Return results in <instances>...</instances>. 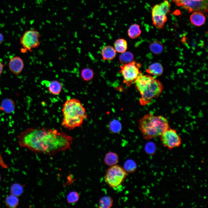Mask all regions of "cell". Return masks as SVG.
I'll list each match as a JSON object with an SVG mask.
<instances>
[{"label": "cell", "mask_w": 208, "mask_h": 208, "mask_svg": "<svg viewBox=\"0 0 208 208\" xmlns=\"http://www.w3.org/2000/svg\"><path fill=\"white\" fill-rule=\"evenodd\" d=\"M73 137L55 129L29 128L19 134L17 140L20 147L32 151L52 155L70 149Z\"/></svg>", "instance_id": "6da1fadb"}, {"label": "cell", "mask_w": 208, "mask_h": 208, "mask_svg": "<svg viewBox=\"0 0 208 208\" xmlns=\"http://www.w3.org/2000/svg\"><path fill=\"white\" fill-rule=\"evenodd\" d=\"M61 125L69 130L80 127L87 118L86 109L80 101L75 98L67 100L63 105Z\"/></svg>", "instance_id": "7a4b0ae2"}, {"label": "cell", "mask_w": 208, "mask_h": 208, "mask_svg": "<svg viewBox=\"0 0 208 208\" xmlns=\"http://www.w3.org/2000/svg\"><path fill=\"white\" fill-rule=\"evenodd\" d=\"M133 82L141 95L140 103L142 105H146L153 99L158 97L163 89L159 80L150 75H143L141 71Z\"/></svg>", "instance_id": "3957f363"}, {"label": "cell", "mask_w": 208, "mask_h": 208, "mask_svg": "<svg viewBox=\"0 0 208 208\" xmlns=\"http://www.w3.org/2000/svg\"><path fill=\"white\" fill-rule=\"evenodd\" d=\"M170 127L168 120L161 115L146 114L139 121V129L146 140L160 136Z\"/></svg>", "instance_id": "277c9868"}, {"label": "cell", "mask_w": 208, "mask_h": 208, "mask_svg": "<svg viewBox=\"0 0 208 208\" xmlns=\"http://www.w3.org/2000/svg\"><path fill=\"white\" fill-rule=\"evenodd\" d=\"M127 175V173L123 168L116 165L108 169L105 175V181L110 187L116 188L121 185Z\"/></svg>", "instance_id": "5b68a950"}, {"label": "cell", "mask_w": 208, "mask_h": 208, "mask_svg": "<svg viewBox=\"0 0 208 208\" xmlns=\"http://www.w3.org/2000/svg\"><path fill=\"white\" fill-rule=\"evenodd\" d=\"M41 36L40 33L35 29L25 31L20 40L23 47L21 51L23 53L27 51L31 52L32 49L38 48L40 44Z\"/></svg>", "instance_id": "8992f818"}, {"label": "cell", "mask_w": 208, "mask_h": 208, "mask_svg": "<svg viewBox=\"0 0 208 208\" xmlns=\"http://www.w3.org/2000/svg\"><path fill=\"white\" fill-rule=\"evenodd\" d=\"M178 7L189 12L198 11L204 14L208 12V0H171Z\"/></svg>", "instance_id": "52a82bcc"}, {"label": "cell", "mask_w": 208, "mask_h": 208, "mask_svg": "<svg viewBox=\"0 0 208 208\" xmlns=\"http://www.w3.org/2000/svg\"><path fill=\"white\" fill-rule=\"evenodd\" d=\"M141 65L135 61L122 64L120 66V73L123 78V82L128 87L130 86L135 80L140 71Z\"/></svg>", "instance_id": "ba28073f"}, {"label": "cell", "mask_w": 208, "mask_h": 208, "mask_svg": "<svg viewBox=\"0 0 208 208\" xmlns=\"http://www.w3.org/2000/svg\"><path fill=\"white\" fill-rule=\"evenodd\" d=\"M160 140L163 145L170 150L179 146L181 139L176 131L169 128L160 135Z\"/></svg>", "instance_id": "9c48e42d"}, {"label": "cell", "mask_w": 208, "mask_h": 208, "mask_svg": "<svg viewBox=\"0 0 208 208\" xmlns=\"http://www.w3.org/2000/svg\"><path fill=\"white\" fill-rule=\"evenodd\" d=\"M9 66L10 71L13 74L18 75L22 71L24 64L23 60L20 57L15 56L10 59Z\"/></svg>", "instance_id": "30bf717a"}, {"label": "cell", "mask_w": 208, "mask_h": 208, "mask_svg": "<svg viewBox=\"0 0 208 208\" xmlns=\"http://www.w3.org/2000/svg\"><path fill=\"white\" fill-rule=\"evenodd\" d=\"M151 12L153 24L158 29H162L167 20L166 15L153 12Z\"/></svg>", "instance_id": "8fae6325"}, {"label": "cell", "mask_w": 208, "mask_h": 208, "mask_svg": "<svg viewBox=\"0 0 208 208\" xmlns=\"http://www.w3.org/2000/svg\"><path fill=\"white\" fill-rule=\"evenodd\" d=\"M190 21L193 25L200 26L203 25L205 21L204 14L200 12H194L190 16Z\"/></svg>", "instance_id": "7c38bea8"}, {"label": "cell", "mask_w": 208, "mask_h": 208, "mask_svg": "<svg viewBox=\"0 0 208 208\" xmlns=\"http://www.w3.org/2000/svg\"><path fill=\"white\" fill-rule=\"evenodd\" d=\"M116 52L114 48L111 46H105L101 51V55L103 59L107 60L113 59L116 56Z\"/></svg>", "instance_id": "4fadbf2b"}, {"label": "cell", "mask_w": 208, "mask_h": 208, "mask_svg": "<svg viewBox=\"0 0 208 208\" xmlns=\"http://www.w3.org/2000/svg\"><path fill=\"white\" fill-rule=\"evenodd\" d=\"M49 91L51 94L57 95L61 92L62 88V83L57 80H53L49 82L48 85Z\"/></svg>", "instance_id": "5bb4252c"}, {"label": "cell", "mask_w": 208, "mask_h": 208, "mask_svg": "<svg viewBox=\"0 0 208 208\" xmlns=\"http://www.w3.org/2000/svg\"><path fill=\"white\" fill-rule=\"evenodd\" d=\"M146 72L153 75L161 76L163 72V68L161 64L159 62L152 64L146 70Z\"/></svg>", "instance_id": "9a60e30c"}, {"label": "cell", "mask_w": 208, "mask_h": 208, "mask_svg": "<svg viewBox=\"0 0 208 208\" xmlns=\"http://www.w3.org/2000/svg\"><path fill=\"white\" fill-rule=\"evenodd\" d=\"M15 104L11 99H6L3 100L1 103L0 109L5 113H11L14 110Z\"/></svg>", "instance_id": "2e32d148"}, {"label": "cell", "mask_w": 208, "mask_h": 208, "mask_svg": "<svg viewBox=\"0 0 208 208\" xmlns=\"http://www.w3.org/2000/svg\"><path fill=\"white\" fill-rule=\"evenodd\" d=\"M104 161L105 163L109 166L116 165L118 162V156L116 153L114 152H108L105 157Z\"/></svg>", "instance_id": "e0dca14e"}, {"label": "cell", "mask_w": 208, "mask_h": 208, "mask_svg": "<svg viewBox=\"0 0 208 208\" xmlns=\"http://www.w3.org/2000/svg\"><path fill=\"white\" fill-rule=\"evenodd\" d=\"M141 33L140 25L136 23L131 25L129 27L127 31L128 36L132 39L138 38L140 35Z\"/></svg>", "instance_id": "ac0fdd59"}, {"label": "cell", "mask_w": 208, "mask_h": 208, "mask_svg": "<svg viewBox=\"0 0 208 208\" xmlns=\"http://www.w3.org/2000/svg\"><path fill=\"white\" fill-rule=\"evenodd\" d=\"M114 46L116 51L122 53L126 51L127 47V42L124 39H119L115 42Z\"/></svg>", "instance_id": "d6986e66"}, {"label": "cell", "mask_w": 208, "mask_h": 208, "mask_svg": "<svg viewBox=\"0 0 208 208\" xmlns=\"http://www.w3.org/2000/svg\"><path fill=\"white\" fill-rule=\"evenodd\" d=\"M113 202V199L110 196H103L99 200V207L100 208H109L112 206Z\"/></svg>", "instance_id": "ffe728a7"}, {"label": "cell", "mask_w": 208, "mask_h": 208, "mask_svg": "<svg viewBox=\"0 0 208 208\" xmlns=\"http://www.w3.org/2000/svg\"><path fill=\"white\" fill-rule=\"evenodd\" d=\"M5 203L8 207L14 208L18 205L19 199L17 196L11 194L6 198Z\"/></svg>", "instance_id": "44dd1931"}, {"label": "cell", "mask_w": 208, "mask_h": 208, "mask_svg": "<svg viewBox=\"0 0 208 208\" xmlns=\"http://www.w3.org/2000/svg\"><path fill=\"white\" fill-rule=\"evenodd\" d=\"M123 168L127 173H131L136 170L137 165L133 160L129 159L125 162Z\"/></svg>", "instance_id": "7402d4cb"}, {"label": "cell", "mask_w": 208, "mask_h": 208, "mask_svg": "<svg viewBox=\"0 0 208 208\" xmlns=\"http://www.w3.org/2000/svg\"><path fill=\"white\" fill-rule=\"evenodd\" d=\"M149 48L151 51L155 54L161 53L164 49L162 44L157 40L152 42L149 45Z\"/></svg>", "instance_id": "603a6c76"}, {"label": "cell", "mask_w": 208, "mask_h": 208, "mask_svg": "<svg viewBox=\"0 0 208 208\" xmlns=\"http://www.w3.org/2000/svg\"><path fill=\"white\" fill-rule=\"evenodd\" d=\"M94 73L93 70L89 68L82 69L80 73V76L82 79L85 81H88L92 79Z\"/></svg>", "instance_id": "cb8c5ba5"}, {"label": "cell", "mask_w": 208, "mask_h": 208, "mask_svg": "<svg viewBox=\"0 0 208 208\" xmlns=\"http://www.w3.org/2000/svg\"><path fill=\"white\" fill-rule=\"evenodd\" d=\"M133 58V55L131 53L125 51L120 55L119 59L120 63L124 64L132 62Z\"/></svg>", "instance_id": "d4e9b609"}, {"label": "cell", "mask_w": 208, "mask_h": 208, "mask_svg": "<svg viewBox=\"0 0 208 208\" xmlns=\"http://www.w3.org/2000/svg\"><path fill=\"white\" fill-rule=\"evenodd\" d=\"M108 127L109 129L111 132L116 133L120 131L122 126L119 121L116 120H114L109 122Z\"/></svg>", "instance_id": "484cf974"}, {"label": "cell", "mask_w": 208, "mask_h": 208, "mask_svg": "<svg viewBox=\"0 0 208 208\" xmlns=\"http://www.w3.org/2000/svg\"><path fill=\"white\" fill-rule=\"evenodd\" d=\"M79 198V193L76 191H72L68 194L66 199L68 203L74 204L78 201Z\"/></svg>", "instance_id": "4316f807"}, {"label": "cell", "mask_w": 208, "mask_h": 208, "mask_svg": "<svg viewBox=\"0 0 208 208\" xmlns=\"http://www.w3.org/2000/svg\"><path fill=\"white\" fill-rule=\"evenodd\" d=\"M10 190L12 194L18 197L22 194L23 189L21 185L15 183L12 186Z\"/></svg>", "instance_id": "83f0119b"}, {"label": "cell", "mask_w": 208, "mask_h": 208, "mask_svg": "<svg viewBox=\"0 0 208 208\" xmlns=\"http://www.w3.org/2000/svg\"><path fill=\"white\" fill-rule=\"evenodd\" d=\"M146 153L149 155L154 154L156 151V147L154 144L151 142L147 143L145 147Z\"/></svg>", "instance_id": "f1b7e54d"}, {"label": "cell", "mask_w": 208, "mask_h": 208, "mask_svg": "<svg viewBox=\"0 0 208 208\" xmlns=\"http://www.w3.org/2000/svg\"><path fill=\"white\" fill-rule=\"evenodd\" d=\"M4 40V37L3 35L0 33V44L3 42Z\"/></svg>", "instance_id": "f546056e"}, {"label": "cell", "mask_w": 208, "mask_h": 208, "mask_svg": "<svg viewBox=\"0 0 208 208\" xmlns=\"http://www.w3.org/2000/svg\"><path fill=\"white\" fill-rule=\"evenodd\" d=\"M4 66V65L0 62V75L2 72Z\"/></svg>", "instance_id": "4dcf8cb0"}, {"label": "cell", "mask_w": 208, "mask_h": 208, "mask_svg": "<svg viewBox=\"0 0 208 208\" xmlns=\"http://www.w3.org/2000/svg\"><path fill=\"white\" fill-rule=\"evenodd\" d=\"M1 176L0 175V181H1Z\"/></svg>", "instance_id": "1f68e13d"}]
</instances>
